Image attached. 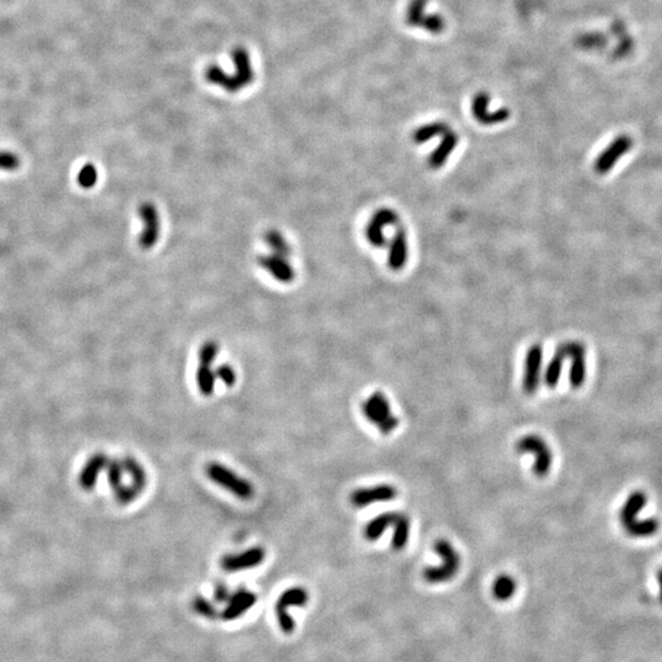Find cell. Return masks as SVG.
<instances>
[{"label": "cell", "instance_id": "4", "mask_svg": "<svg viewBox=\"0 0 662 662\" xmlns=\"http://www.w3.org/2000/svg\"><path fill=\"white\" fill-rule=\"evenodd\" d=\"M206 475L212 482L221 486L222 488L231 492L232 494L238 496L240 499L247 501L254 496V487L251 482L242 479L238 475L234 474L232 470L223 466L221 464H210L206 468Z\"/></svg>", "mask_w": 662, "mask_h": 662}, {"label": "cell", "instance_id": "36", "mask_svg": "<svg viewBox=\"0 0 662 662\" xmlns=\"http://www.w3.org/2000/svg\"><path fill=\"white\" fill-rule=\"evenodd\" d=\"M193 605H194L195 611L198 612L201 616L214 617L216 615L215 608L212 607V604L204 597H196Z\"/></svg>", "mask_w": 662, "mask_h": 662}, {"label": "cell", "instance_id": "30", "mask_svg": "<svg viewBox=\"0 0 662 662\" xmlns=\"http://www.w3.org/2000/svg\"><path fill=\"white\" fill-rule=\"evenodd\" d=\"M98 171L95 166L86 165L81 168L78 176V182L82 188H92L98 182Z\"/></svg>", "mask_w": 662, "mask_h": 662}, {"label": "cell", "instance_id": "2", "mask_svg": "<svg viewBox=\"0 0 662 662\" xmlns=\"http://www.w3.org/2000/svg\"><path fill=\"white\" fill-rule=\"evenodd\" d=\"M362 412L365 418L377 427L380 433L388 435L398 429L400 420L394 416L389 399L382 391H376L363 401Z\"/></svg>", "mask_w": 662, "mask_h": 662}, {"label": "cell", "instance_id": "33", "mask_svg": "<svg viewBox=\"0 0 662 662\" xmlns=\"http://www.w3.org/2000/svg\"><path fill=\"white\" fill-rule=\"evenodd\" d=\"M21 161L19 156L9 151H0V170L3 171H15L20 167Z\"/></svg>", "mask_w": 662, "mask_h": 662}, {"label": "cell", "instance_id": "19", "mask_svg": "<svg viewBox=\"0 0 662 662\" xmlns=\"http://www.w3.org/2000/svg\"><path fill=\"white\" fill-rule=\"evenodd\" d=\"M401 513L396 512H389V513L380 514L365 526L363 535L368 541H377L385 531L388 530L390 526H394L398 520L400 519Z\"/></svg>", "mask_w": 662, "mask_h": 662}, {"label": "cell", "instance_id": "11", "mask_svg": "<svg viewBox=\"0 0 662 662\" xmlns=\"http://www.w3.org/2000/svg\"><path fill=\"white\" fill-rule=\"evenodd\" d=\"M265 558V551L262 547H253L247 549L246 552L240 554L226 556L221 560L223 571L229 573L246 571L263 563Z\"/></svg>", "mask_w": 662, "mask_h": 662}, {"label": "cell", "instance_id": "14", "mask_svg": "<svg viewBox=\"0 0 662 662\" xmlns=\"http://www.w3.org/2000/svg\"><path fill=\"white\" fill-rule=\"evenodd\" d=\"M109 463V459L104 454L98 453L92 455L81 470L80 476H79V485L81 488H84L85 491H91L98 483V476L101 474V471L103 468H107Z\"/></svg>", "mask_w": 662, "mask_h": 662}, {"label": "cell", "instance_id": "28", "mask_svg": "<svg viewBox=\"0 0 662 662\" xmlns=\"http://www.w3.org/2000/svg\"><path fill=\"white\" fill-rule=\"evenodd\" d=\"M383 227L380 223H378L377 221H374L372 218L369 222L367 223L365 226V237L367 240H369L372 246L378 247V248H382V247L387 244V240L384 237V233H383Z\"/></svg>", "mask_w": 662, "mask_h": 662}, {"label": "cell", "instance_id": "15", "mask_svg": "<svg viewBox=\"0 0 662 662\" xmlns=\"http://www.w3.org/2000/svg\"><path fill=\"white\" fill-rule=\"evenodd\" d=\"M648 503V496L643 491H635L627 498L626 503L623 504L622 509L619 512V521L624 526V529H628L629 526L633 525L637 521V516L640 512L646 508Z\"/></svg>", "mask_w": 662, "mask_h": 662}, {"label": "cell", "instance_id": "22", "mask_svg": "<svg viewBox=\"0 0 662 662\" xmlns=\"http://www.w3.org/2000/svg\"><path fill=\"white\" fill-rule=\"evenodd\" d=\"M216 372L212 369V365H200L196 372V384L200 393L204 396H212L215 390Z\"/></svg>", "mask_w": 662, "mask_h": 662}, {"label": "cell", "instance_id": "34", "mask_svg": "<svg viewBox=\"0 0 662 662\" xmlns=\"http://www.w3.org/2000/svg\"><path fill=\"white\" fill-rule=\"evenodd\" d=\"M372 218L374 221H377L378 223H380L383 227L385 226H391V225H395L399 221V216L396 215V212L390 210V209H380L378 212H374V215L372 216Z\"/></svg>", "mask_w": 662, "mask_h": 662}, {"label": "cell", "instance_id": "27", "mask_svg": "<svg viewBox=\"0 0 662 662\" xmlns=\"http://www.w3.org/2000/svg\"><path fill=\"white\" fill-rule=\"evenodd\" d=\"M265 240L268 243V246L273 249L275 254H279V255H282V257L288 258L290 254H291V248L288 246V243L286 242L284 236L277 232V231H270L265 236Z\"/></svg>", "mask_w": 662, "mask_h": 662}, {"label": "cell", "instance_id": "1", "mask_svg": "<svg viewBox=\"0 0 662 662\" xmlns=\"http://www.w3.org/2000/svg\"><path fill=\"white\" fill-rule=\"evenodd\" d=\"M434 552L442 560L438 567H427L423 571V579L429 584H440L451 580L460 568V554L446 538H440L434 543Z\"/></svg>", "mask_w": 662, "mask_h": 662}, {"label": "cell", "instance_id": "25", "mask_svg": "<svg viewBox=\"0 0 662 662\" xmlns=\"http://www.w3.org/2000/svg\"><path fill=\"white\" fill-rule=\"evenodd\" d=\"M448 126L443 123H431L427 126H421L413 133V141L416 144L427 143L433 137L444 135L448 132Z\"/></svg>", "mask_w": 662, "mask_h": 662}, {"label": "cell", "instance_id": "9", "mask_svg": "<svg viewBox=\"0 0 662 662\" xmlns=\"http://www.w3.org/2000/svg\"><path fill=\"white\" fill-rule=\"evenodd\" d=\"M543 351L540 345H532L526 354L523 376V389L527 395H534L540 387L543 369Z\"/></svg>", "mask_w": 662, "mask_h": 662}, {"label": "cell", "instance_id": "35", "mask_svg": "<svg viewBox=\"0 0 662 662\" xmlns=\"http://www.w3.org/2000/svg\"><path fill=\"white\" fill-rule=\"evenodd\" d=\"M216 377L220 378L222 380L223 384L226 387H233L234 383H236V372H234L233 368L229 365H221L220 368H217Z\"/></svg>", "mask_w": 662, "mask_h": 662}, {"label": "cell", "instance_id": "21", "mask_svg": "<svg viewBox=\"0 0 662 662\" xmlns=\"http://www.w3.org/2000/svg\"><path fill=\"white\" fill-rule=\"evenodd\" d=\"M567 358H565L564 354L560 351V348L557 347L552 360L549 361V363L546 367V371H545V384L547 385L548 388L553 389L558 385L560 376H562V369H563V362Z\"/></svg>", "mask_w": 662, "mask_h": 662}, {"label": "cell", "instance_id": "10", "mask_svg": "<svg viewBox=\"0 0 662 662\" xmlns=\"http://www.w3.org/2000/svg\"><path fill=\"white\" fill-rule=\"evenodd\" d=\"M139 215L143 220L144 229L140 236V247L150 249L156 244L160 237V216L152 204L145 203L139 209Z\"/></svg>", "mask_w": 662, "mask_h": 662}, {"label": "cell", "instance_id": "16", "mask_svg": "<svg viewBox=\"0 0 662 662\" xmlns=\"http://www.w3.org/2000/svg\"><path fill=\"white\" fill-rule=\"evenodd\" d=\"M407 258H409L407 237H406L404 229L400 227L395 233L394 240L391 242L390 251H389V268L394 270V271H399L405 266Z\"/></svg>", "mask_w": 662, "mask_h": 662}, {"label": "cell", "instance_id": "20", "mask_svg": "<svg viewBox=\"0 0 662 662\" xmlns=\"http://www.w3.org/2000/svg\"><path fill=\"white\" fill-rule=\"evenodd\" d=\"M516 582L508 574H502L496 578L492 585V594L498 601H508L516 593Z\"/></svg>", "mask_w": 662, "mask_h": 662}, {"label": "cell", "instance_id": "12", "mask_svg": "<svg viewBox=\"0 0 662 662\" xmlns=\"http://www.w3.org/2000/svg\"><path fill=\"white\" fill-rule=\"evenodd\" d=\"M488 106H490V98L486 93L477 95L472 101V115H474L475 119L480 122L481 124L493 126V124H498V123H502L504 120L508 119L509 115H510L508 109H498L496 112L490 113Z\"/></svg>", "mask_w": 662, "mask_h": 662}, {"label": "cell", "instance_id": "18", "mask_svg": "<svg viewBox=\"0 0 662 662\" xmlns=\"http://www.w3.org/2000/svg\"><path fill=\"white\" fill-rule=\"evenodd\" d=\"M255 601H257V597L251 591H247V590L237 591L236 594L231 595L229 600V606L223 612V618L227 619V621L236 619L237 617L246 613L251 606L255 604Z\"/></svg>", "mask_w": 662, "mask_h": 662}, {"label": "cell", "instance_id": "7", "mask_svg": "<svg viewBox=\"0 0 662 662\" xmlns=\"http://www.w3.org/2000/svg\"><path fill=\"white\" fill-rule=\"evenodd\" d=\"M565 358L571 361L569 383L571 388H582L586 379V348L579 341H569L558 346Z\"/></svg>", "mask_w": 662, "mask_h": 662}, {"label": "cell", "instance_id": "6", "mask_svg": "<svg viewBox=\"0 0 662 662\" xmlns=\"http://www.w3.org/2000/svg\"><path fill=\"white\" fill-rule=\"evenodd\" d=\"M632 146H633V140L629 135L623 134L617 137L613 141L606 146L604 151H601V154L595 160L594 171L600 176L608 173L624 155L628 154Z\"/></svg>", "mask_w": 662, "mask_h": 662}, {"label": "cell", "instance_id": "31", "mask_svg": "<svg viewBox=\"0 0 662 662\" xmlns=\"http://www.w3.org/2000/svg\"><path fill=\"white\" fill-rule=\"evenodd\" d=\"M141 493V490L135 485L120 486L118 490H115V499L120 504H128L132 503L139 494Z\"/></svg>", "mask_w": 662, "mask_h": 662}, {"label": "cell", "instance_id": "37", "mask_svg": "<svg viewBox=\"0 0 662 662\" xmlns=\"http://www.w3.org/2000/svg\"><path fill=\"white\" fill-rule=\"evenodd\" d=\"M215 597H216L218 602H225V601H229L231 595H229V589L226 588L225 585H218L216 590H215Z\"/></svg>", "mask_w": 662, "mask_h": 662}, {"label": "cell", "instance_id": "38", "mask_svg": "<svg viewBox=\"0 0 662 662\" xmlns=\"http://www.w3.org/2000/svg\"><path fill=\"white\" fill-rule=\"evenodd\" d=\"M657 582H659V586H660V600L662 602V568L657 573Z\"/></svg>", "mask_w": 662, "mask_h": 662}, {"label": "cell", "instance_id": "24", "mask_svg": "<svg viewBox=\"0 0 662 662\" xmlns=\"http://www.w3.org/2000/svg\"><path fill=\"white\" fill-rule=\"evenodd\" d=\"M660 527L659 520L655 518H648L644 520H637L633 525L626 529L627 534L632 537H649L655 535Z\"/></svg>", "mask_w": 662, "mask_h": 662}, {"label": "cell", "instance_id": "3", "mask_svg": "<svg viewBox=\"0 0 662 662\" xmlns=\"http://www.w3.org/2000/svg\"><path fill=\"white\" fill-rule=\"evenodd\" d=\"M516 451L519 454H531L535 457V463H534V474L536 475L537 477L543 479V477H546L548 474H549V470L552 468V461H553V455H552V451H551V448L548 446L546 440H543L540 435H536V434H527V435H524L523 438H520L518 442H516Z\"/></svg>", "mask_w": 662, "mask_h": 662}, {"label": "cell", "instance_id": "13", "mask_svg": "<svg viewBox=\"0 0 662 662\" xmlns=\"http://www.w3.org/2000/svg\"><path fill=\"white\" fill-rule=\"evenodd\" d=\"M259 265L281 282H291L295 279V270L291 264L287 262V258L279 254L273 253L270 255L259 258Z\"/></svg>", "mask_w": 662, "mask_h": 662}, {"label": "cell", "instance_id": "17", "mask_svg": "<svg viewBox=\"0 0 662 662\" xmlns=\"http://www.w3.org/2000/svg\"><path fill=\"white\" fill-rule=\"evenodd\" d=\"M457 143H459L457 134L448 130L443 135V139L438 145V148L434 150L433 152L429 156V165L431 166V168H433V170L442 168L446 161L449 160L450 155L453 154V151L457 146Z\"/></svg>", "mask_w": 662, "mask_h": 662}, {"label": "cell", "instance_id": "8", "mask_svg": "<svg viewBox=\"0 0 662 662\" xmlns=\"http://www.w3.org/2000/svg\"><path fill=\"white\" fill-rule=\"evenodd\" d=\"M398 496V490L391 485H378L354 490L350 502L356 508H365L374 503L391 502Z\"/></svg>", "mask_w": 662, "mask_h": 662}, {"label": "cell", "instance_id": "23", "mask_svg": "<svg viewBox=\"0 0 662 662\" xmlns=\"http://www.w3.org/2000/svg\"><path fill=\"white\" fill-rule=\"evenodd\" d=\"M410 532H411V523L410 519L406 516L405 514L401 513L400 519L394 525V534H393V548L396 551H400L405 547L410 540Z\"/></svg>", "mask_w": 662, "mask_h": 662}, {"label": "cell", "instance_id": "29", "mask_svg": "<svg viewBox=\"0 0 662 662\" xmlns=\"http://www.w3.org/2000/svg\"><path fill=\"white\" fill-rule=\"evenodd\" d=\"M106 470H107V479H109V486L115 491L118 490L120 486H123L122 485V477H123V472H124L123 464L118 460H109Z\"/></svg>", "mask_w": 662, "mask_h": 662}, {"label": "cell", "instance_id": "26", "mask_svg": "<svg viewBox=\"0 0 662 662\" xmlns=\"http://www.w3.org/2000/svg\"><path fill=\"white\" fill-rule=\"evenodd\" d=\"M122 464H123V468H124V472L130 475V477L133 479V485L137 486L143 491L145 485H146V474H145L144 468H141V465L133 457H126L122 461Z\"/></svg>", "mask_w": 662, "mask_h": 662}, {"label": "cell", "instance_id": "5", "mask_svg": "<svg viewBox=\"0 0 662 662\" xmlns=\"http://www.w3.org/2000/svg\"><path fill=\"white\" fill-rule=\"evenodd\" d=\"M309 595L307 590L304 588H299V586L288 589V590H286L284 594L281 595L280 599L276 604V615H277V619L280 623L282 632L292 633L293 629H295V622L292 619L291 615L288 613V610L291 607H295V606L302 607V606L307 605Z\"/></svg>", "mask_w": 662, "mask_h": 662}, {"label": "cell", "instance_id": "32", "mask_svg": "<svg viewBox=\"0 0 662 662\" xmlns=\"http://www.w3.org/2000/svg\"><path fill=\"white\" fill-rule=\"evenodd\" d=\"M217 352H218V346L216 343L209 341L204 343L199 351L200 365H212L216 358Z\"/></svg>", "mask_w": 662, "mask_h": 662}]
</instances>
